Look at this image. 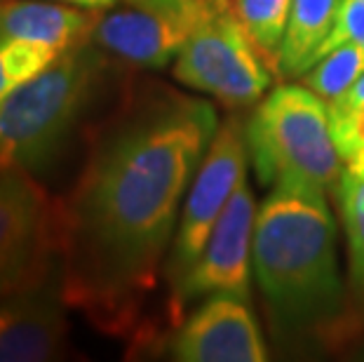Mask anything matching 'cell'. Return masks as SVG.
Returning <instances> with one entry per match:
<instances>
[{
	"label": "cell",
	"mask_w": 364,
	"mask_h": 362,
	"mask_svg": "<svg viewBox=\"0 0 364 362\" xmlns=\"http://www.w3.org/2000/svg\"><path fill=\"white\" fill-rule=\"evenodd\" d=\"M97 14L57 0H0V36L48 45L61 55L87 41Z\"/></svg>",
	"instance_id": "12"
},
{
	"label": "cell",
	"mask_w": 364,
	"mask_h": 362,
	"mask_svg": "<svg viewBox=\"0 0 364 362\" xmlns=\"http://www.w3.org/2000/svg\"><path fill=\"white\" fill-rule=\"evenodd\" d=\"M59 273L57 200L26 169L0 165V297Z\"/></svg>",
	"instance_id": "6"
},
{
	"label": "cell",
	"mask_w": 364,
	"mask_h": 362,
	"mask_svg": "<svg viewBox=\"0 0 364 362\" xmlns=\"http://www.w3.org/2000/svg\"><path fill=\"white\" fill-rule=\"evenodd\" d=\"M230 3L257 50L275 73L294 0H230Z\"/></svg>",
	"instance_id": "15"
},
{
	"label": "cell",
	"mask_w": 364,
	"mask_h": 362,
	"mask_svg": "<svg viewBox=\"0 0 364 362\" xmlns=\"http://www.w3.org/2000/svg\"><path fill=\"white\" fill-rule=\"evenodd\" d=\"M343 43H355V45H360V48H364V0H343V3H341L336 24L331 28V33L327 36V41H324L320 52H317V59Z\"/></svg>",
	"instance_id": "19"
},
{
	"label": "cell",
	"mask_w": 364,
	"mask_h": 362,
	"mask_svg": "<svg viewBox=\"0 0 364 362\" xmlns=\"http://www.w3.org/2000/svg\"><path fill=\"white\" fill-rule=\"evenodd\" d=\"M66 308L59 273L0 297V362L64 358L68 351Z\"/></svg>",
	"instance_id": "11"
},
{
	"label": "cell",
	"mask_w": 364,
	"mask_h": 362,
	"mask_svg": "<svg viewBox=\"0 0 364 362\" xmlns=\"http://www.w3.org/2000/svg\"><path fill=\"white\" fill-rule=\"evenodd\" d=\"M341 3L343 0H294L275 66L280 78H301L315 64L317 52L336 24Z\"/></svg>",
	"instance_id": "13"
},
{
	"label": "cell",
	"mask_w": 364,
	"mask_h": 362,
	"mask_svg": "<svg viewBox=\"0 0 364 362\" xmlns=\"http://www.w3.org/2000/svg\"><path fill=\"white\" fill-rule=\"evenodd\" d=\"M362 102H364V73L355 80V85L350 90H346L341 97L327 102V106L329 109H348V106H355V104H362Z\"/></svg>",
	"instance_id": "20"
},
{
	"label": "cell",
	"mask_w": 364,
	"mask_h": 362,
	"mask_svg": "<svg viewBox=\"0 0 364 362\" xmlns=\"http://www.w3.org/2000/svg\"><path fill=\"white\" fill-rule=\"evenodd\" d=\"M247 151L263 186L299 181L331 191L343 158L331 134L329 106L304 82H284L270 92L245 122Z\"/></svg>",
	"instance_id": "4"
},
{
	"label": "cell",
	"mask_w": 364,
	"mask_h": 362,
	"mask_svg": "<svg viewBox=\"0 0 364 362\" xmlns=\"http://www.w3.org/2000/svg\"><path fill=\"white\" fill-rule=\"evenodd\" d=\"M348 167H355V169H360V172H364V163H360V165H348Z\"/></svg>",
	"instance_id": "22"
},
{
	"label": "cell",
	"mask_w": 364,
	"mask_h": 362,
	"mask_svg": "<svg viewBox=\"0 0 364 362\" xmlns=\"http://www.w3.org/2000/svg\"><path fill=\"white\" fill-rule=\"evenodd\" d=\"M214 0H118L102 12L92 41L132 68H162L179 57Z\"/></svg>",
	"instance_id": "8"
},
{
	"label": "cell",
	"mask_w": 364,
	"mask_h": 362,
	"mask_svg": "<svg viewBox=\"0 0 364 362\" xmlns=\"http://www.w3.org/2000/svg\"><path fill=\"white\" fill-rule=\"evenodd\" d=\"M334 191L348 238L350 284L360 304H364V172L346 165Z\"/></svg>",
	"instance_id": "14"
},
{
	"label": "cell",
	"mask_w": 364,
	"mask_h": 362,
	"mask_svg": "<svg viewBox=\"0 0 364 362\" xmlns=\"http://www.w3.org/2000/svg\"><path fill=\"white\" fill-rule=\"evenodd\" d=\"M59 52L48 45L0 36V111L21 85L43 73Z\"/></svg>",
	"instance_id": "17"
},
{
	"label": "cell",
	"mask_w": 364,
	"mask_h": 362,
	"mask_svg": "<svg viewBox=\"0 0 364 362\" xmlns=\"http://www.w3.org/2000/svg\"><path fill=\"white\" fill-rule=\"evenodd\" d=\"M247 158H250V151H247L245 122L233 115L216 129L205 158L200 160L196 176H193L188 193H186L179 226H176L165 266L169 294H174L188 278L223 207L233 196L237 183L247 179Z\"/></svg>",
	"instance_id": "7"
},
{
	"label": "cell",
	"mask_w": 364,
	"mask_h": 362,
	"mask_svg": "<svg viewBox=\"0 0 364 362\" xmlns=\"http://www.w3.org/2000/svg\"><path fill=\"white\" fill-rule=\"evenodd\" d=\"M329 120L343 163H364V102L348 106V109H329Z\"/></svg>",
	"instance_id": "18"
},
{
	"label": "cell",
	"mask_w": 364,
	"mask_h": 362,
	"mask_svg": "<svg viewBox=\"0 0 364 362\" xmlns=\"http://www.w3.org/2000/svg\"><path fill=\"white\" fill-rule=\"evenodd\" d=\"M216 129L212 102L153 80L95 127L78 179L57 200V259L68 308L97 332L136 336Z\"/></svg>",
	"instance_id": "1"
},
{
	"label": "cell",
	"mask_w": 364,
	"mask_h": 362,
	"mask_svg": "<svg viewBox=\"0 0 364 362\" xmlns=\"http://www.w3.org/2000/svg\"><path fill=\"white\" fill-rule=\"evenodd\" d=\"M257 212L252 191L247 186V179H242L223 207L219 221L214 223L198 264L193 266L181 287L167 297V313L174 327L183 320L188 306L198 299H207L212 294H235L250 299V266Z\"/></svg>",
	"instance_id": "9"
},
{
	"label": "cell",
	"mask_w": 364,
	"mask_h": 362,
	"mask_svg": "<svg viewBox=\"0 0 364 362\" xmlns=\"http://www.w3.org/2000/svg\"><path fill=\"white\" fill-rule=\"evenodd\" d=\"M113 71L115 59L90 36L21 85L0 111V165L50 172Z\"/></svg>",
	"instance_id": "3"
},
{
	"label": "cell",
	"mask_w": 364,
	"mask_h": 362,
	"mask_svg": "<svg viewBox=\"0 0 364 362\" xmlns=\"http://www.w3.org/2000/svg\"><path fill=\"white\" fill-rule=\"evenodd\" d=\"M252 266L280 336L327 339L346 325L327 191L299 181L275 183L257 212Z\"/></svg>",
	"instance_id": "2"
},
{
	"label": "cell",
	"mask_w": 364,
	"mask_h": 362,
	"mask_svg": "<svg viewBox=\"0 0 364 362\" xmlns=\"http://www.w3.org/2000/svg\"><path fill=\"white\" fill-rule=\"evenodd\" d=\"M364 73V48L355 43H343L322 55L308 71L301 75V82L320 95L324 102H331L350 90L355 80Z\"/></svg>",
	"instance_id": "16"
},
{
	"label": "cell",
	"mask_w": 364,
	"mask_h": 362,
	"mask_svg": "<svg viewBox=\"0 0 364 362\" xmlns=\"http://www.w3.org/2000/svg\"><path fill=\"white\" fill-rule=\"evenodd\" d=\"M57 3H66V5H75V7H82V10H90V12H106L108 7H113L118 0H57Z\"/></svg>",
	"instance_id": "21"
},
{
	"label": "cell",
	"mask_w": 364,
	"mask_h": 362,
	"mask_svg": "<svg viewBox=\"0 0 364 362\" xmlns=\"http://www.w3.org/2000/svg\"><path fill=\"white\" fill-rule=\"evenodd\" d=\"M169 353L181 362H263L266 341L250 299L212 294L174 327Z\"/></svg>",
	"instance_id": "10"
},
{
	"label": "cell",
	"mask_w": 364,
	"mask_h": 362,
	"mask_svg": "<svg viewBox=\"0 0 364 362\" xmlns=\"http://www.w3.org/2000/svg\"><path fill=\"white\" fill-rule=\"evenodd\" d=\"M183 87L214 97L228 109L257 104L273 80V68L237 19L230 0H214L172 68Z\"/></svg>",
	"instance_id": "5"
}]
</instances>
